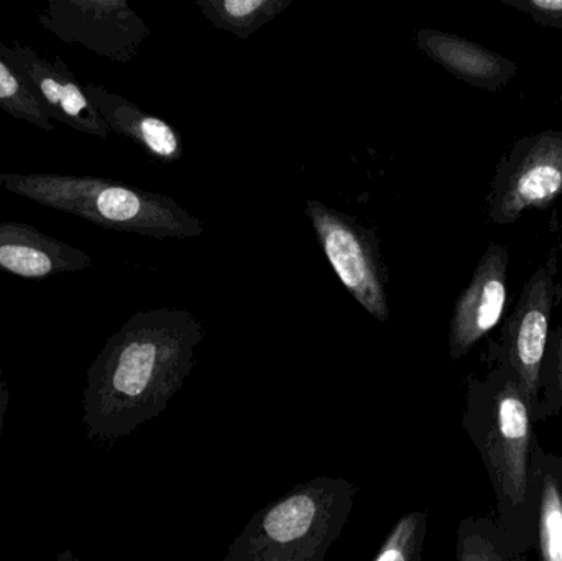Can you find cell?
I'll use <instances>...</instances> for the list:
<instances>
[{"mask_svg":"<svg viewBox=\"0 0 562 561\" xmlns=\"http://www.w3.org/2000/svg\"><path fill=\"white\" fill-rule=\"evenodd\" d=\"M203 339V323L184 310L131 316L88 369V437L112 444L164 414L193 371Z\"/></svg>","mask_w":562,"mask_h":561,"instance_id":"1","label":"cell"},{"mask_svg":"<svg viewBox=\"0 0 562 561\" xmlns=\"http://www.w3.org/2000/svg\"><path fill=\"white\" fill-rule=\"evenodd\" d=\"M0 188L95 226L151 239H193L203 223L165 194L98 177L0 173Z\"/></svg>","mask_w":562,"mask_h":561,"instance_id":"2","label":"cell"},{"mask_svg":"<svg viewBox=\"0 0 562 561\" xmlns=\"http://www.w3.org/2000/svg\"><path fill=\"white\" fill-rule=\"evenodd\" d=\"M356 494L344 478L300 484L259 510L223 561H326L349 523Z\"/></svg>","mask_w":562,"mask_h":561,"instance_id":"3","label":"cell"},{"mask_svg":"<svg viewBox=\"0 0 562 561\" xmlns=\"http://www.w3.org/2000/svg\"><path fill=\"white\" fill-rule=\"evenodd\" d=\"M531 414L514 369L498 359L484 379H471L465 430L481 450L502 509H524L530 494Z\"/></svg>","mask_w":562,"mask_h":561,"instance_id":"4","label":"cell"},{"mask_svg":"<svg viewBox=\"0 0 562 561\" xmlns=\"http://www.w3.org/2000/svg\"><path fill=\"white\" fill-rule=\"evenodd\" d=\"M562 198V132L541 131L518 138L498 160L485 198L488 220L515 224L527 211H547Z\"/></svg>","mask_w":562,"mask_h":561,"instance_id":"5","label":"cell"},{"mask_svg":"<svg viewBox=\"0 0 562 561\" xmlns=\"http://www.w3.org/2000/svg\"><path fill=\"white\" fill-rule=\"evenodd\" d=\"M304 214L347 292L370 316L389 322V269L375 229L316 200L307 201Z\"/></svg>","mask_w":562,"mask_h":561,"instance_id":"6","label":"cell"},{"mask_svg":"<svg viewBox=\"0 0 562 561\" xmlns=\"http://www.w3.org/2000/svg\"><path fill=\"white\" fill-rule=\"evenodd\" d=\"M562 299L558 282V256L551 253L525 283L517 305L502 328L498 359L507 362L518 381L531 412L540 402L541 369L551 336L553 310Z\"/></svg>","mask_w":562,"mask_h":561,"instance_id":"7","label":"cell"},{"mask_svg":"<svg viewBox=\"0 0 562 561\" xmlns=\"http://www.w3.org/2000/svg\"><path fill=\"white\" fill-rule=\"evenodd\" d=\"M36 20L66 45L117 63L131 61L150 36V26L127 0H48Z\"/></svg>","mask_w":562,"mask_h":561,"instance_id":"8","label":"cell"},{"mask_svg":"<svg viewBox=\"0 0 562 561\" xmlns=\"http://www.w3.org/2000/svg\"><path fill=\"white\" fill-rule=\"evenodd\" d=\"M0 56L19 72L49 117L82 134L108 138V122L86 94L85 86L59 56L42 58L32 46L22 43L0 45Z\"/></svg>","mask_w":562,"mask_h":561,"instance_id":"9","label":"cell"},{"mask_svg":"<svg viewBox=\"0 0 562 561\" xmlns=\"http://www.w3.org/2000/svg\"><path fill=\"white\" fill-rule=\"evenodd\" d=\"M507 247L491 243L479 260L471 282L456 300L449 329V355L464 358L504 318L508 302Z\"/></svg>","mask_w":562,"mask_h":561,"instance_id":"10","label":"cell"},{"mask_svg":"<svg viewBox=\"0 0 562 561\" xmlns=\"http://www.w3.org/2000/svg\"><path fill=\"white\" fill-rule=\"evenodd\" d=\"M92 267L81 249L46 236L25 223H0V272L25 280L49 277Z\"/></svg>","mask_w":562,"mask_h":561,"instance_id":"11","label":"cell"},{"mask_svg":"<svg viewBox=\"0 0 562 561\" xmlns=\"http://www.w3.org/2000/svg\"><path fill=\"white\" fill-rule=\"evenodd\" d=\"M416 46L446 71L482 91L501 92L518 72L517 63L452 33L419 30Z\"/></svg>","mask_w":562,"mask_h":561,"instance_id":"12","label":"cell"},{"mask_svg":"<svg viewBox=\"0 0 562 561\" xmlns=\"http://www.w3.org/2000/svg\"><path fill=\"white\" fill-rule=\"evenodd\" d=\"M89 101L108 122L111 132H117L142 148L148 157L161 164H175L184 155L180 132L165 119L138 108L117 92L95 82H85Z\"/></svg>","mask_w":562,"mask_h":561,"instance_id":"13","label":"cell"},{"mask_svg":"<svg viewBox=\"0 0 562 561\" xmlns=\"http://www.w3.org/2000/svg\"><path fill=\"white\" fill-rule=\"evenodd\" d=\"M291 3L293 0H196L203 15L216 29L226 30L239 40H249Z\"/></svg>","mask_w":562,"mask_h":561,"instance_id":"14","label":"cell"},{"mask_svg":"<svg viewBox=\"0 0 562 561\" xmlns=\"http://www.w3.org/2000/svg\"><path fill=\"white\" fill-rule=\"evenodd\" d=\"M0 109L19 121H25L42 128L43 132L55 131V124L48 112L30 91L19 72L2 56H0Z\"/></svg>","mask_w":562,"mask_h":561,"instance_id":"15","label":"cell"},{"mask_svg":"<svg viewBox=\"0 0 562 561\" xmlns=\"http://www.w3.org/2000/svg\"><path fill=\"white\" fill-rule=\"evenodd\" d=\"M538 530L543 561H562V483L550 470L541 478Z\"/></svg>","mask_w":562,"mask_h":561,"instance_id":"16","label":"cell"},{"mask_svg":"<svg viewBox=\"0 0 562 561\" xmlns=\"http://www.w3.org/2000/svg\"><path fill=\"white\" fill-rule=\"evenodd\" d=\"M428 514L408 513L390 530L373 561H422Z\"/></svg>","mask_w":562,"mask_h":561,"instance_id":"17","label":"cell"},{"mask_svg":"<svg viewBox=\"0 0 562 561\" xmlns=\"http://www.w3.org/2000/svg\"><path fill=\"white\" fill-rule=\"evenodd\" d=\"M458 561H508L492 540V526L468 519L459 527Z\"/></svg>","mask_w":562,"mask_h":561,"instance_id":"18","label":"cell"},{"mask_svg":"<svg viewBox=\"0 0 562 561\" xmlns=\"http://www.w3.org/2000/svg\"><path fill=\"white\" fill-rule=\"evenodd\" d=\"M501 2L527 13L538 25L562 30V0H501Z\"/></svg>","mask_w":562,"mask_h":561,"instance_id":"19","label":"cell"},{"mask_svg":"<svg viewBox=\"0 0 562 561\" xmlns=\"http://www.w3.org/2000/svg\"><path fill=\"white\" fill-rule=\"evenodd\" d=\"M544 381L553 382L562 397V326L551 332L543 369H541V382Z\"/></svg>","mask_w":562,"mask_h":561,"instance_id":"20","label":"cell"},{"mask_svg":"<svg viewBox=\"0 0 562 561\" xmlns=\"http://www.w3.org/2000/svg\"><path fill=\"white\" fill-rule=\"evenodd\" d=\"M7 407H9V391H7L5 381H3L2 371H0V438H2Z\"/></svg>","mask_w":562,"mask_h":561,"instance_id":"21","label":"cell"},{"mask_svg":"<svg viewBox=\"0 0 562 561\" xmlns=\"http://www.w3.org/2000/svg\"><path fill=\"white\" fill-rule=\"evenodd\" d=\"M56 561H78V559H76V557L72 556V552H69V550H65V552L59 553Z\"/></svg>","mask_w":562,"mask_h":561,"instance_id":"22","label":"cell"},{"mask_svg":"<svg viewBox=\"0 0 562 561\" xmlns=\"http://www.w3.org/2000/svg\"><path fill=\"white\" fill-rule=\"evenodd\" d=\"M561 104H562V92H561Z\"/></svg>","mask_w":562,"mask_h":561,"instance_id":"23","label":"cell"}]
</instances>
